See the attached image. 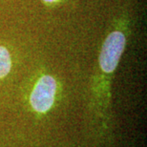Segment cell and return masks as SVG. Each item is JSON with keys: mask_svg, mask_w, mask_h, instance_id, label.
I'll return each mask as SVG.
<instances>
[{"mask_svg": "<svg viewBox=\"0 0 147 147\" xmlns=\"http://www.w3.org/2000/svg\"><path fill=\"white\" fill-rule=\"evenodd\" d=\"M11 69V57L5 46L0 45V78L9 75Z\"/></svg>", "mask_w": 147, "mask_h": 147, "instance_id": "obj_2", "label": "cell"}, {"mask_svg": "<svg viewBox=\"0 0 147 147\" xmlns=\"http://www.w3.org/2000/svg\"><path fill=\"white\" fill-rule=\"evenodd\" d=\"M57 82L54 76L44 75L36 81L30 95V104L37 113L44 114L54 105Z\"/></svg>", "mask_w": 147, "mask_h": 147, "instance_id": "obj_1", "label": "cell"}, {"mask_svg": "<svg viewBox=\"0 0 147 147\" xmlns=\"http://www.w3.org/2000/svg\"><path fill=\"white\" fill-rule=\"evenodd\" d=\"M40 1H42L46 6H57L59 5L64 0H40Z\"/></svg>", "mask_w": 147, "mask_h": 147, "instance_id": "obj_3", "label": "cell"}]
</instances>
